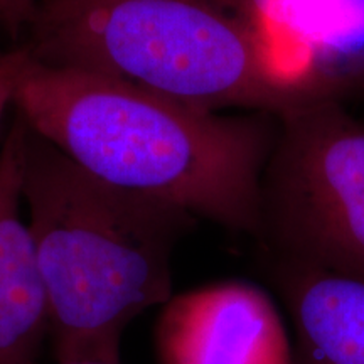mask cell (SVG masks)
<instances>
[{
	"instance_id": "1",
	"label": "cell",
	"mask_w": 364,
	"mask_h": 364,
	"mask_svg": "<svg viewBox=\"0 0 364 364\" xmlns=\"http://www.w3.org/2000/svg\"><path fill=\"white\" fill-rule=\"evenodd\" d=\"M16 110L36 134L108 184L255 238L279 117L209 112L33 58Z\"/></svg>"
},
{
	"instance_id": "2",
	"label": "cell",
	"mask_w": 364,
	"mask_h": 364,
	"mask_svg": "<svg viewBox=\"0 0 364 364\" xmlns=\"http://www.w3.org/2000/svg\"><path fill=\"white\" fill-rule=\"evenodd\" d=\"M22 199L54 363L120 364L129 326L174 295L176 250L199 220L91 176L29 125Z\"/></svg>"
},
{
	"instance_id": "3",
	"label": "cell",
	"mask_w": 364,
	"mask_h": 364,
	"mask_svg": "<svg viewBox=\"0 0 364 364\" xmlns=\"http://www.w3.org/2000/svg\"><path fill=\"white\" fill-rule=\"evenodd\" d=\"M36 61L122 81L209 112L302 107L247 22L218 0H39Z\"/></svg>"
},
{
	"instance_id": "4",
	"label": "cell",
	"mask_w": 364,
	"mask_h": 364,
	"mask_svg": "<svg viewBox=\"0 0 364 364\" xmlns=\"http://www.w3.org/2000/svg\"><path fill=\"white\" fill-rule=\"evenodd\" d=\"M255 241L268 260L364 282V122L346 105L279 117Z\"/></svg>"
},
{
	"instance_id": "5",
	"label": "cell",
	"mask_w": 364,
	"mask_h": 364,
	"mask_svg": "<svg viewBox=\"0 0 364 364\" xmlns=\"http://www.w3.org/2000/svg\"><path fill=\"white\" fill-rule=\"evenodd\" d=\"M252 27L300 103L364 100V0H218Z\"/></svg>"
},
{
	"instance_id": "6",
	"label": "cell",
	"mask_w": 364,
	"mask_h": 364,
	"mask_svg": "<svg viewBox=\"0 0 364 364\" xmlns=\"http://www.w3.org/2000/svg\"><path fill=\"white\" fill-rule=\"evenodd\" d=\"M157 364H292V336L262 287L223 280L159 307Z\"/></svg>"
},
{
	"instance_id": "7",
	"label": "cell",
	"mask_w": 364,
	"mask_h": 364,
	"mask_svg": "<svg viewBox=\"0 0 364 364\" xmlns=\"http://www.w3.org/2000/svg\"><path fill=\"white\" fill-rule=\"evenodd\" d=\"M26 130L16 110L0 147V364H38L49 339L34 241L21 213Z\"/></svg>"
},
{
	"instance_id": "8",
	"label": "cell",
	"mask_w": 364,
	"mask_h": 364,
	"mask_svg": "<svg viewBox=\"0 0 364 364\" xmlns=\"http://www.w3.org/2000/svg\"><path fill=\"white\" fill-rule=\"evenodd\" d=\"M262 262L292 327V364H364V282Z\"/></svg>"
},
{
	"instance_id": "9",
	"label": "cell",
	"mask_w": 364,
	"mask_h": 364,
	"mask_svg": "<svg viewBox=\"0 0 364 364\" xmlns=\"http://www.w3.org/2000/svg\"><path fill=\"white\" fill-rule=\"evenodd\" d=\"M31 61H33V54L26 44L17 49L0 53V127H2L9 107L16 105L17 90Z\"/></svg>"
},
{
	"instance_id": "10",
	"label": "cell",
	"mask_w": 364,
	"mask_h": 364,
	"mask_svg": "<svg viewBox=\"0 0 364 364\" xmlns=\"http://www.w3.org/2000/svg\"><path fill=\"white\" fill-rule=\"evenodd\" d=\"M39 0H0V31L17 36L29 27Z\"/></svg>"
},
{
	"instance_id": "11",
	"label": "cell",
	"mask_w": 364,
	"mask_h": 364,
	"mask_svg": "<svg viewBox=\"0 0 364 364\" xmlns=\"http://www.w3.org/2000/svg\"><path fill=\"white\" fill-rule=\"evenodd\" d=\"M58 364V363H56ZM63 364H117V363H102V361H75V363H63ZM122 364V363H120Z\"/></svg>"
}]
</instances>
